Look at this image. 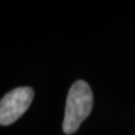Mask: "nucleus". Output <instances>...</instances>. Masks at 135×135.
Instances as JSON below:
<instances>
[{"label":"nucleus","instance_id":"f03ea898","mask_svg":"<svg viewBox=\"0 0 135 135\" xmlns=\"http://www.w3.org/2000/svg\"><path fill=\"white\" fill-rule=\"evenodd\" d=\"M34 91L30 87H19L8 92L0 102V123L10 125L24 114L30 106Z\"/></svg>","mask_w":135,"mask_h":135},{"label":"nucleus","instance_id":"f257e3e1","mask_svg":"<svg viewBox=\"0 0 135 135\" xmlns=\"http://www.w3.org/2000/svg\"><path fill=\"white\" fill-rule=\"evenodd\" d=\"M93 106V95L86 82L78 80L69 89L66 99L63 131L66 134L76 132L79 126L90 114Z\"/></svg>","mask_w":135,"mask_h":135}]
</instances>
